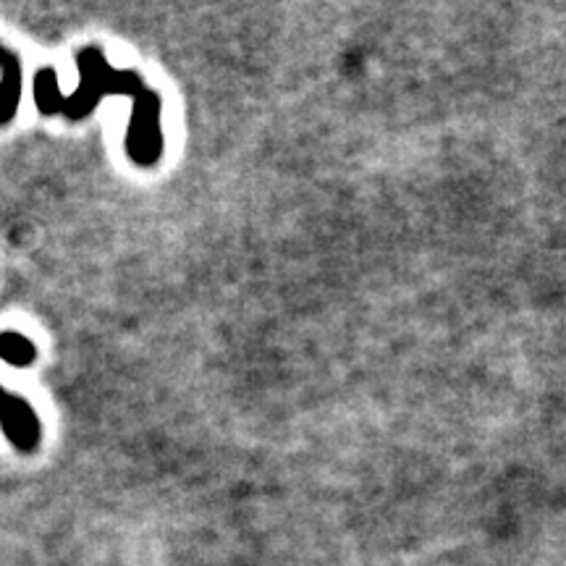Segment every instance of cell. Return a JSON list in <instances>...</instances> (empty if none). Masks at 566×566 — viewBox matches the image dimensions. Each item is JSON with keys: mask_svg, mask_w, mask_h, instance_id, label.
Instances as JSON below:
<instances>
[{"mask_svg": "<svg viewBox=\"0 0 566 566\" xmlns=\"http://www.w3.org/2000/svg\"><path fill=\"white\" fill-rule=\"evenodd\" d=\"M77 72L79 87L72 95H64V102H61V116H66L68 121H85L100 106V100L110 98V95L137 98L144 89L140 74L129 72V68L116 72L98 45L81 47L77 55Z\"/></svg>", "mask_w": 566, "mask_h": 566, "instance_id": "cell-1", "label": "cell"}, {"mask_svg": "<svg viewBox=\"0 0 566 566\" xmlns=\"http://www.w3.org/2000/svg\"><path fill=\"white\" fill-rule=\"evenodd\" d=\"M131 106V119L127 129V155L142 168H153L163 155L161 131V98L153 89L144 87Z\"/></svg>", "mask_w": 566, "mask_h": 566, "instance_id": "cell-2", "label": "cell"}, {"mask_svg": "<svg viewBox=\"0 0 566 566\" xmlns=\"http://www.w3.org/2000/svg\"><path fill=\"white\" fill-rule=\"evenodd\" d=\"M0 427H3L6 438L22 454H32L43 438V425H40L37 412L19 393H6L0 402Z\"/></svg>", "mask_w": 566, "mask_h": 566, "instance_id": "cell-3", "label": "cell"}, {"mask_svg": "<svg viewBox=\"0 0 566 566\" xmlns=\"http://www.w3.org/2000/svg\"><path fill=\"white\" fill-rule=\"evenodd\" d=\"M24 89V66L17 53L6 55L3 66H0V127H9L17 116L19 102H22Z\"/></svg>", "mask_w": 566, "mask_h": 566, "instance_id": "cell-4", "label": "cell"}, {"mask_svg": "<svg viewBox=\"0 0 566 566\" xmlns=\"http://www.w3.org/2000/svg\"><path fill=\"white\" fill-rule=\"evenodd\" d=\"M32 98L34 106L43 116H58L61 113V102H64V92H61L58 85V74L55 68L45 66L34 74V85H32Z\"/></svg>", "mask_w": 566, "mask_h": 566, "instance_id": "cell-5", "label": "cell"}, {"mask_svg": "<svg viewBox=\"0 0 566 566\" xmlns=\"http://www.w3.org/2000/svg\"><path fill=\"white\" fill-rule=\"evenodd\" d=\"M0 360L11 364V368H30L37 360V347L24 334L3 330L0 334Z\"/></svg>", "mask_w": 566, "mask_h": 566, "instance_id": "cell-6", "label": "cell"}, {"mask_svg": "<svg viewBox=\"0 0 566 566\" xmlns=\"http://www.w3.org/2000/svg\"><path fill=\"white\" fill-rule=\"evenodd\" d=\"M11 51L6 45H0V66H3V61H6V55H9Z\"/></svg>", "mask_w": 566, "mask_h": 566, "instance_id": "cell-7", "label": "cell"}, {"mask_svg": "<svg viewBox=\"0 0 566 566\" xmlns=\"http://www.w3.org/2000/svg\"><path fill=\"white\" fill-rule=\"evenodd\" d=\"M6 393H9V391H6L3 385H0V402H3V396H6Z\"/></svg>", "mask_w": 566, "mask_h": 566, "instance_id": "cell-8", "label": "cell"}]
</instances>
